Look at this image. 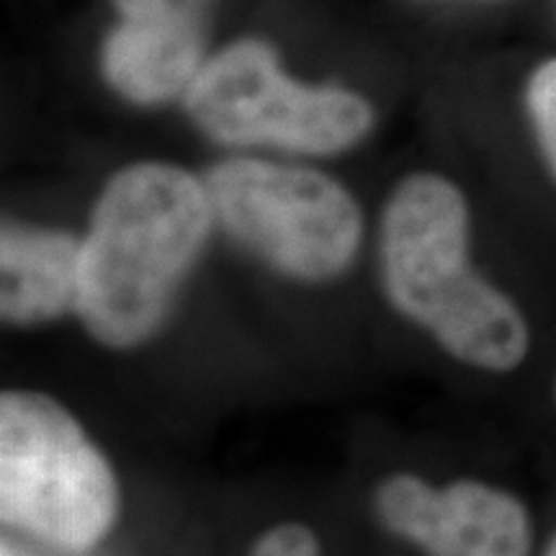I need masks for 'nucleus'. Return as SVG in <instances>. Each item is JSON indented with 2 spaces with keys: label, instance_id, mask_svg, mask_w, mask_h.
I'll return each instance as SVG.
<instances>
[{
  "label": "nucleus",
  "instance_id": "obj_1",
  "mask_svg": "<svg viewBox=\"0 0 556 556\" xmlns=\"http://www.w3.org/2000/svg\"><path fill=\"white\" fill-rule=\"evenodd\" d=\"M206 184L170 163L116 173L80 240L75 315L96 343L129 351L155 336L212 232Z\"/></svg>",
  "mask_w": 556,
  "mask_h": 556
},
{
  "label": "nucleus",
  "instance_id": "obj_2",
  "mask_svg": "<svg viewBox=\"0 0 556 556\" xmlns=\"http://www.w3.org/2000/svg\"><path fill=\"white\" fill-rule=\"evenodd\" d=\"M379 274L392 307L448 356L497 374L523 364V312L471 266L469 206L451 180L415 173L394 189L379 229Z\"/></svg>",
  "mask_w": 556,
  "mask_h": 556
},
{
  "label": "nucleus",
  "instance_id": "obj_3",
  "mask_svg": "<svg viewBox=\"0 0 556 556\" xmlns=\"http://www.w3.org/2000/svg\"><path fill=\"white\" fill-rule=\"evenodd\" d=\"M0 516L45 544L86 552L119 516V482L78 417L54 397H0Z\"/></svg>",
  "mask_w": 556,
  "mask_h": 556
},
{
  "label": "nucleus",
  "instance_id": "obj_4",
  "mask_svg": "<svg viewBox=\"0 0 556 556\" xmlns=\"http://www.w3.org/2000/svg\"><path fill=\"white\" fill-rule=\"evenodd\" d=\"M204 184L222 229L276 274L323 283L356 261L364 219L336 178L304 165L232 157L208 170Z\"/></svg>",
  "mask_w": 556,
  "mask_h": 556
},
{
  "label": "nucleus",
  "instance_id": "obj_5",
  "mask_svg": "<svg viewBox=\"0 0 556 556\" xmlns=\"http://www.w3.org/2000/svg\"><path fill=\"white\" fill-rule=\"evenodd\" d=\"M186 109L217 142L299 155L353 148L374 122L368 101L353 90L291 80L261 41H240L206 62L186 93Z\"/></svg>",
  "mask_w": 556,
  "mask_h": 556
},
{
  "label": "nucleus",
  "instance_id": "obj_6",
  "mask_svg": "<svg viewBox=\"0 0 556 556\" xmlns=\"http://www.w3.org/2000/svg\"><path fill=\"white\" fill-rule=\"evenodd\" d=\"M377 513L389 531L430 556H528L531 520L510 492L458 479L443 490L407 475L387 477Z\"/></svg>",
  "mask_w": 556,
  "mask_h": 556
},
{
  "label": "nucleus",
  "instance_id": "obj_7",
  "mask_svg": "<svg viewBox=\"0 0 556 556\" xmlns=\"http://www.w3.org/2000/svg\"><path fill=\"white\" fill-rule=\"evenodd\" d=\"M80 240L58 229L5 225L0 312L11 325H45L75 312Z\"/></svg>",
  "mask_w": 556,
  "mask_h": 556
},
{
  "label": "nucleus",
  "instance_id": "obj_8",
  "mask_svg": "<svg viewBox=\"0 0 556 556\" xmlns=\"http://www.w3.org/2000/svg\"><path fill=\"white\" fill-rule=\"evenodd\" d=\"M201 54L199 21L124 18L106 41L103 70L124 99L152 106L189 93Z\"/></svg>",
  "mask_w": 556,
  "mask_h": 556
},
{
  "label": "nucleus",
  "instance_id": "obj_9",
  "mask_svg": "<svg viewBox=\"0 0 556 556\" xmlns=\"http://www.w3.org/2000/svg\"><path fill=\"white\" fill-rule=\"evenodd\" d=\"M528 114L556 176V60H546L528 80Z\"/></svg>",
  "mask_w": 556,
  "mask_h": 556
},
{
  "label": "nucleus",
  "instance_id": "obj_10",
  "mask_svg": "<svg viewBox=\"0 0 556 556\" xmlns=\"http://www.w3.org/2000/svg\"><path fill=\"white\" fill-rule=\"evenodd\" d=\"M253 556H317V539L307 526L283 523L263 533Z\"/></svg>",
  "mask_w": 556,
  "mask_h": 556
},
{
  "label": "nucleus",
  "instance_id": "obj_11",
  "mask_svg": "<svg viewBox=\"0 0 556 556\" xmlns=\"http://www.w3.org/2000/svg\"><path fill=\"white\" fill-rule=\"evenodd\" d=\"M124 18L199 21L208 0H114Z\"/></svg>",
  "mask_w": 556,
  "mask_h": 556
},
{
  "label": "nucleus",
  "instance_id": "obj_12",
  "mask_svg": "<svg viewBox=\"0 0 556 556\" xmlns=\"http://www.w3.org/2000/svg\"><path fill=\"white\" fill-rule=\"evenodd\" d=\"M546 556H556V539L552 541V546H548V552H546Z\"/></svg>",
  "mask_w": 556,
  "mask_h": 556
}]
</instances>
